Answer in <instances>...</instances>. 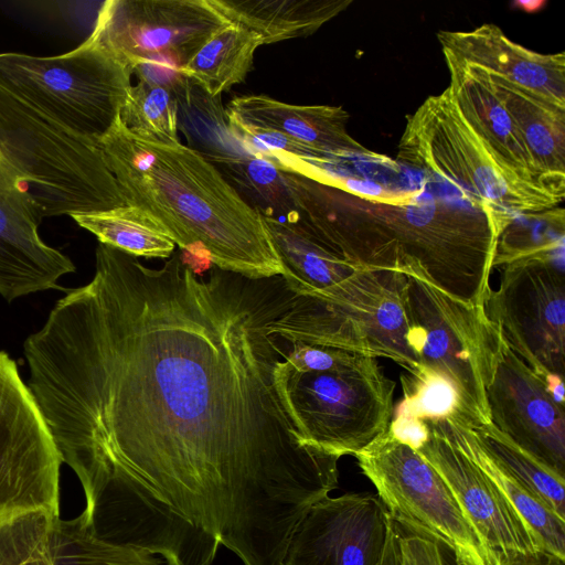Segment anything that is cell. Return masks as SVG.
Instances as JSON below:
<instances>
[{
	"label": "cell",
	"mask_w": 565,
	"mask_h": 565,
	"mask_svg": "<svg viewBox=\"0 0 565 565\" xmlns=\"http://www.w3.org/2000/svg\"><path fill=\"white\" fill-rule=\"evenodd\" d=\"M179 99L174 85L139 78L120 109V119L138 137L159 143L179 142Z\"/></svg>",
	"instance_id": "cell-30"
},
{
	"label": "cell",
	"mask_w": 565,
	"mask_h": 565,
	"mask_svg": "<svg viewBox=\"0 0 565 565\" xmlns=\"http://www.w3.org/2000/svg\"><path fill=\"white\" fill-rule=\"evenodd\" d=\"M406 310L418 365L454 385L467 416L490 424L487 385L498 328L483 307L456 300L408 276Z\"/></svg>",
	"instance_id": "cell-10"
},
{
	"label": "cell",
	"mask_w": 565,
	"mask_h": 565,
	"mask_svg": "<svg viewBox=\"0 0 565 565\" xmlns=\"http://www.w3.org/2000/svg\"><path fill=\"white\" fill-rule=\"evenodd\" d=\"M52 565H173L142 548L115 545L93 536L77 516H55L47 539Z\"/></svg>",
	"instance_id": "cell-29"
},
{
	"label": "cell",
	"mask_w": 565,
	"mask_h": 565,
	"mask_svg": "<svg viewBox=\"0 0 565 565\" xmlns=\"http://www.w3.org/2000/svg\"><path fill=\"white\" fill-rule=\"evenodd\" d=\"M232 23L211 0H107L89 41L138 68H179L220 29Z\"/></svg>",
	"instance_id": "cell-14"
},
{
	"label": "cell",
	"mask_w": 565,
	"mask_h": 565,
	"mask_svg": "<svg viewBox=\"0 0 565 565\" xmlns=\"http://www.w3.org/2000/svg\"><path fill=\"white\" fill-rule=\"evenodd\" d=\"M0 162L43 217L127 204L96 142L66 128L1 81Z\"/></svg>",
	"instance_id": "cell-4"
},
{
	"label": "cell",
	"mask_w": 565,
	"mask_h": 565,
	"mask_svg": "<svg viewBox=\"0 0 565 565\" xmlns=\"http://www.w3.org/2000/svg\"><path fill=\"white\" fill-rule=\"evenodd\" d=\"M390 514L369 491L326 497L294 533L284 565H376Z\"/></svg>",
	"instance_id": "cell-16"
},
{
	"label": "cell",
	"mask_w": 565,
	"mask_h": 565,
	"mask_svg": "<svg viewBox=\"0 0 565 565\" xmlns=\"http://www.w3.org/2000/svg\"><path fill=\"white\" fill-rule=\"evenodd\" d=\"M263 215L284 268L282 277L296 295L323 290L359 269L324 247L297 222Z\"/></svg>",
	"instance_id": "cell-25"
},
{
	"label": "cell",
	"mask_w": 565,
	"mask_h": 565,
	"mask_svg": "<svg viewBox=\"0 0 565 565\" xmlns=\"http://www.w3.org/2000/svg\"><path fill=\"white\" fill-rule=\"evenodd\" d=\"M445 564L457 565L454 561L451 553L444 546H441ZM502 565H565V561L559 559L546 552H541L536 555L518 557L511 561L504 562Z\"/></svg>",
	"instance_id": "cell-36"
},
{
	"label": "cell",
	"mask_w": 565,
	"mask_h": 565,
	"mask_svg": "<svg viewBox=\"0 0 565 565\" xmlns=\"http://www.w3.org/2000/svg\"><path fill=\"white\" fill-rule=\"evenodd\" d=\"M359 355L341 349L292 341L285 361L297 371H324L349 364Z\"/></svg>",
	"instance_id": "cell-35"
},
{
	"label": "cell",
	"mask_w": 565,
	"mask_h": 565,
	"mask_svg": "<svg viewBox=\"0 0 565 565\" xmlns=\"http://www.w3.org/2000/svg\"><path fill=\"white\" fill-rule=\"evenodd\" d=\"M226 117L278 131L329 161L377 153L349 134V114L341 106L294 105L264 94H250L234 97L227 104Z\"/></svg>",
	"instance_id": "cell-20"
},
{
	"label": "cell",
	"mask_w": 565,
	"mask_h": 565,
	"mask_svg": "<svg viewBox=\"0 0 565 565\" xmlns=\"http://www.w3.org/2000/svg\"><path fill=\"white\" fill-rule=\"evenodd\" d=\"M70 216L79 227L95 235L100 244L135 257L168 258L177 246L149 213L135 205Z\"/></svg>",
	"instance_id": "cell-27"
},
{
	"label": "cell",
	"mask_w": 565,
	"mask_h": 565,
	"mask_svg": "<svg viewBox=\"0 0 565 565\" xmlns=\"http://www.w3.org/2000/svg\"><path fill=\"white\" fill-rule=\"evenodd\" d=\"M428 438L416 450L439 473L502 564L544 551L540 537L505 497L447 436L440 419L425 420Z\"/></svg>",
	"instance_id": "cell-17"
},
{
	"label": "cell",
	"mask_w": 565,
	"mask_h": 565,
	"mask_svg": "<svg viewBox=\"0 0 565 565\" xmlns=\"http://www.w3.org/2000/svg\"><path fill=\"white\" fill-rule=\"evenodd\" d=\"M276 382L303 440L329 455L354 456L388 430L395 382L376 358L324 371H297L284 359Z\"/></svg>",
	"instance_id": "cell-7"
},
{
	"label": "cell",
	"mask_w": 565,
	"mask_h": 565,
	"mask_svg": "<svg viewBox=\"0 0 565 565\" xmlns=\"http://www.w3.org/2000/svg\"><path fill=\"white\" fill-rule=\"evenodd\" d=\"M295 299L282 276L212 268L180 249L159 268L98 243L23 344L28 386L82 482L122 471L243 565H284L339 457L308 445L277 382Z\"/></svg>",
	"instance_id": "cell-1"
},
{
	"label": "cell",
	"mask_w": 565,
	"mask_h": 565,
	"mask_svg": "<svg viewBox=\"0 0 565 565\" xmlns=\"http://www.w3.org/2000/svg\"><path fill=\"white\" fill-rule=\"evenodd\" d=\"M82 487L78 518L96 539L160 555L173 565H212L220 543L193 525L129 475L114 470Z\"/></svg>",
	"instance_id": "cell-11"
},
{
	"label": "cell",
	"mask_w": 565,
	"mask_h": 565,
	"mask_svg": "<svg viewBox=\"0 0 565 565\" xmlns=\"http://www.w3.org/2000/svg\"><path fill=\"white\" fill-rule=\"evenodd\" d=\"M564 210L516 214L497 239L492 267L534 256L564 252Z\"/></svg>",
	"instance_id": "cell-31"
},
{
	"label": "cell",
	"mask_w": 565,
	"mask_h": 565,
	"mask_svg": "<svg viewBox=\"0 0 565 565\" xmlns=\"http://www.w3.org/2000/svg\"><path fill=\"white\" fill-rule=\"evenodd\" d=\"M42 218L24 193L0 186V296L8 302L61 289L60 279L75 273L71 258L40 236Z\"/></svg>",
	"instance_id": "cell-18"
},
{
	"label": "cell",
	"mask_w": 565,
	"mask_h": 565,
	"mask_svg": "<svg viewBox=\"0 0 565 565\" xmlns=\"http://www.w3.org/2000/svg\"><path fill=\"white\" fill-rule=\"evenodd\" d=\"M401 381L404 396L394 417L425 422L447 419L462 412L454 385L434 371L418 365L408 376L403 374Z\"/></svg>",
	"instance_id": "cell-32"
},
{
	"label": "cell",
	"mask_w": 565,
	"mask_h": 565,
	"mask_svg": "<svg viewBox=\"0 0 565 565\" xmlns=\"http://www.w3.org/2000/svg\"><path fill=\"white\" fill-rule=\"evenodd\" d=\"M396 159L465 193L503 228L516 214L545 211L561 202L498 160L462 117L448 88L429 96L407 117Z\"/></svg>",
	"instance_id": "cell-5"
},
{
	"label": "cell",
	"mask_w": 565,
	"mask_h": 565,
	"mask_svg": "<svg viewBox=\"0 0 565 565\" xmlns=\"http://www.w3.org/2000/svg\"><path fill=\"white\" fill-rule=\"evenodd\" d=\"M260 45L255 32L232 22L213 33L179 68V74L210 97H217L245 81Z\"/></svg>",
	"instance_id": "cell-26"
},
{
	"label": "cell",
	"mask_w": 565,
	"mask_h": 565,
	"mask_svg": "<svg viewBox=\"0 0 565 565\" xmlns=\"http://www.w3.org/2000/svg\"><path fill=\"white\" fill-rule=\"evenodd\" d=\"M444 56L450 74L447 88L462 117L507 169L551 193L486 73L449 54Z\"/></svg>",
	"instance_id": "cell-21"
},
{
	"label": "cell",
	"mask_w": 565,
	"mask_h": 565,
	"mask_svg": "<svg viewBox=\"0 0 565 565\" xmlns=\"http://www.w3.org/2000/svg\"><path fill=\"white\" fill-rule=\"evenodd\" d=\"M408 275L359 268L318 292L296 295L281 333L291 341L386 358L409 374L418 359L409 344Z\"/></svg>",
	"instance_id": "cell-6"
},
{
	"label": "cell",
	"mask_w": 565,
	"mask_h": 565,
	"mask_svg": "<svg viewBox=\"0 0 565 565\" xmlns=\"http://www.w3.org/2000/svg\"><path fill=\"white\" fill-rule=\"evenodd\" d=\"M467 427L480 444L552 512L565 520V477L555 472L501 433L492 423L484 424L462 415Z\"/></svg>",
	"instance_id": "cell-28"
},
{
	"label": "cell",
	"mask_w": 565,
	"mask_h": 565,
	"mask_svg": "<svg viewBox=\"0 0 565 565\" xmlns=\"http://www.w3.org/2000/svg\"><path fill=\"white\" fill-rule=\"evenodd\" d=\"M58 514L34 511L0 525V565H52L49 533Z\"/></svg>",
	"instance_id": "cell-33"
},
{
	"label": "cell",
	"mask_w": 565,
	"mask_h": 565,
	"mask_svg": "<svg viewBox=\"0 0 565 565\" xmlns=\"http://www.w3.org/2000/svg\"><path fill=\"white\" fill-rule=\"evenodd\" d=\"M61 454L15 361L0 351V525L60 514Z\"/></svg>",
	"instance_id": "cell-13"
},
{
	"label": "cell",
	"mask_w": 565,
	"mask_h": 565,
	"mask_svg": "<svg viewBox=\"0 0 565 565\" xmlns=\"http://www.w3.org/2000/svg\"><path fill=\"white\" fill-rule=\"evenodd\" d=\"M211 1L228 21L255 32L263 45L309 36L352 3V0Z\"/></svg>",
	"instance_id": "cell-24"
},
{
	"label": "cell",
	"mask_w": 565,
	"mask_h": 565,
	"mask_svg": "<svg viewBox=\"0 0 565 565\" xmlns=\"http://www.w3.org/2000/svg\"><path fill=\"white\" fill-rule=\"evenodd\" d=\"M132 71L86 39L55 56L0 52V81L66 128L96 142L113 126Z\"/></svg>",
	"instance_id": "cell-8"
},
{
	"label": "cell",
	"mask_w": 565,
	"mask_h": 565,
	"mask_svg": "<svg viewBox=\"0 0 565 565\" xmlns=\"http://www.w3.org/2000/svg\"><path fill=\"white\" fill-rule=\"evenodd\" d=\"M444 54L526 89L565 109V54H542L510 40L495 24L439 31Z\"/></svg>",
	"instance_id": "cell-19"
},
{
	"label": "cell",
	"mask_w": 565,
	"mask_h": 565,
	"mask_svg": "<svg viewBox=\"0 0 565 565\" xmlns=\"http://www.w3.org/2000/svg\"><path fill=\"white\" fill-rule=\"evenodd\" d=\"M486 76L511 116L548 191L562 202L565 194V109L500 77L488 73Z\"/></svg>",
	"instance_id": "cell-22"
},
{
	"label": "cell",
	"mask_w": 565,
	"mask_h": 565,
	"mask_svg": "<svg viewBox=\"0 0 565 565\" xmlns=\"http://www.w3.org/2000/svg\"><path fill=\"white\" fill-rule=\"evenodd\" d=\"M354 457L392 519L438 542L457 565H502L439 473L390 430Z\"/></svg>",
	"instance_id": "cell-9"
},
{
	"label": "cell",
	"mask_w": 565,
	"mask_h": 565,
	"mask_svg": "<svg viewBox=\"0 0 565 565\" xmlns=\"http://www.w3.org/2000/svg\"><path fill=\"white\" fill-rule=\"evenodd\" d=\"M500 284L483 309L509 347L545 383L564 379V252L518 259L501 266Z\"/></svg>",
	"instance_id": "cell-12"
},
{
	"label": "cell",
	"mask_w": 565,
	"mask_h": 565,
	"mask_svg": "<svg viewBox=\"0 0 565 565\" xmlns=\"http://www.w3.org/2000/svg\"><path fill=\"white\" fill-rule=\"evenodd\" d=\"M487 402L491 423L501 433L565 477L564 406L553 399L543 380L509 347L499 328Z\"/></svg>",
	"instance_id": "cell-15"
},
{
	"label": "cell",
	"mask_w": 565,
	"mask_h": 565,
	"mask_svg": "<svg viewBox=\"0 0 565 565\" xmlns=\"http://www.w3.org/2000/svg\"><path fill=\"white\" fill-rule=\"evenodd\" d=\"M96 145L127 204L149 213L181 250L250 278L282 276L263 213L200 151L142 139L120 115Z\"/></svg>",
	"instance_id": "cell-2"
},
{
	"label": "cell",
	"mask_w": 565,
	"mask_h": 565,
	"mask_svg": "<svg viewBox=\"0 0 565 565\" xmlns=\"http://www.w3.org/2000/svg\"><path fill=\"white\" fill-rule=\"evenodd\" d=\"M376 565H446L441 545L390 516L387 533Z\"/></svg>",
	"instance_id": "cell-34"
},
{
	"label": "cell",
	"mask_w": 565,
	"mask_h": 565,
	"mask_svg": "<svg viewBox=\"0 0 565 565\" xmlns=\"http://www.w3.org/2000/svg\"><path fill=\"white\" fill-rule=\"evenodd\" d=\"M418 196L404 206L358 207L355 196L337 190L318 205L312 231L358 268L399 271L483 307L497 243L489 217L476 206L417 207Z\"/></svg>",
	"instance_id": "cell-3"
},
{
	"label": "cell",
	"mask_w": 565,
	"mask_h": 565,
	"mask_svg": "<svg viewBox=\"0 0 565 565\" xmlns=\"http://www.w3.org/2000/svg\"><path fill=\"white\" fill-rule=\"evenodd\" d=\"M463 413L440 419L452 444L466 455L505 497L540 537L544 551L565 561V520L552 512L523 486L475 437L462 419Z\"/></svg>",
	"instance_id": "cell-23"
}]
</instances>
